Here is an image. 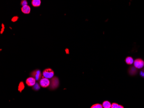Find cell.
<instances>
[{
  "instance_id": "6da1fadb",
  "label": "cell",
  "mask_w": 144,
  "mask_h": 108,
  "mask_svg": "<svg viewBox=\"0 0 144 108\" xmlns=\"http://www.w3.org/2000/svg\"><path fill=\"white\" fill-rule=\"evenodd\" d=\"M43 75L44 78H51L54 75V72L51 69H47L43 72Z\"/></svg>"
},
{
  "instance_id": "7a4b0ae2",
  "label": "cell",
  "mask_w": 144,
  "mask_h": 108,
  "mask_svg": "<svg viewBox=\"0 0 144 108\" xmlns=\"http://www.w3.org/2000/svg\"><path fill=\"white\" fill-rule=\"evenodd\" d=\"M134 66L138 69H141L144 66V62L141 59H136L134 62Z\"/></svg>"
},
{
  "instance_id": "3957f363",
  "label": "cell",
  "mask_w": 144,
  "mask_h": 108,
  "mask_svg": "<svg viewBox=\"0 0 144 108\" xmlns=\"http://www.w3.org/2000/svg\"><path fill=\"white\" fill-rule=\"evenodd\" d=\"M50 85V81L48 78H43L40 80V85L42 87L46 88L48 87Z\"/></svg>"
},
{
  "instance_id": "277c9868",
  "label": "cell",
  "mask_w": 144,
  "mask_h": 108,
  "mask_svg": "<svg viewBox=\"0 0 144 108\" xmlns=\"http://www.w3.org/2000/svg\"><path fill=\"white\" fill-rule=\"evenodd\" d=\"M31 75L35 78L36 80H39L42 76L41 72L39 70H35L31 73Z\"/></svg>"
},
{
  "instance_id": "5b68a950",
  "label": "cell",
  "mask_w": 144,
  "mask_h": 108,
  "mask_svg": "<svg viewBox=\"0 0 144 108\" xmlns=\"http://www.w3.org/2000/svg\"><path fill=\"white\" fill-rule=\"evenodd\" d=\"M35 78L33 77H29L26 80V83L29 86L32 87L35 84Z\"/></svg>"
},
{
  "instance_id": "8992f818",
  "label": "cell",
  "mask_w": 144,
  "mask_h": 108,
  "mask_svg": "<svg viewBox=\"0 0 144 108\" xmlns=\"http://www.w3.org/2000/svg\"><path fill=\"white\" fill-rule=\"evenodd\" d=\"M59 85V80L57 78H53L51 80V87H52L53 89L56 88V87H58Z\"/></svg>"
},
{
  "instance_id": "52a82bcc",
  "label": "cell",
  "mask_w": 144,
  "mask_h": 108,
  "mask_svg": "<svg viewBox=\"0 0 144 108\" xmlns=\"http://www.w3.org/2000/svg\"><path fill=\"white\" fill-rule=\"evenodd\" d=\"M21 11L24 14H29L30 13V7L28 5L24 6H23L21 8Z\"/></svg>"
},
{
  "instance_id": "ba28073f",
  "label": "cell",
  "mask_w": 144,
  "mask_h": 108,
  "mask_svg": "<svg viewBox=\"0 0 144 108\" xmlns=\"http://www.w3.org/2000/svg\"><path fill=\"white\" fill-rule=\"evenodd\" d=\"M137 68H136L134 66H131L129 68L128 70V72L130 75L133 76L135 75L137 73Z\"/></svg>"
},
{
  "instance_id": "9c48e42d",
  "label": "cell",
  "mask_w": 144,
  "mask_h": 108,
  "mask_svg": "<svg viewBox=\"0 0 144 108\" xmlns=\"http://www.w3.org/2000/svg\"><path fill=\"white\" fill-rule=\"evenodd\" d=\"M41 0H32V5L33 7H39L41 5Z\"/></svg>"
},
{
  "instance_id": "30bf717a",
  "label": "cell",
  "mask_w": 144,
  "mask_h": 108,
  "mask_svg": "<svg viewBox=\"0 0 144 108\" xmlns=\"http://www.w3.org/2000/svg\"><path fill=\"white\" fill-rule=\"evenodd\" d=\"M125 62L127 64L132 65L134 62V60L132 57L128 56L125 58Z\"/></svg>"
},
{
  "instance_id": "8fae6325",
  "label": "cell",
  "mask_w": 144,
  "mask_h": 108,
  "mask_svg": "<svg viewBox=\"0 0 144 108\" xmlns=\"http://www.w3.org/2000/svg\"><path fill=\"white\" fill-rule=\"evenodd\" d=\"M103 107L104 108H111V104L108 101H105L103 103Z\"/></svg>"
},
{
  "instance_id": "7c38bea8",
  "label": "cell",
  "mask_w": 144,
  "mask_h": 108,
  "mask_svg": "<svg viewBox=\"0 0 144 108\" xmlns=\"http://www.w3.org/2000/svg\"><path fill=\"white\" fill-rule=\"evenodd\" d=\"M25 86L23 82H21L19 84V87H18V90L20 92H21L22 91V90L24 89Z\"/></svg>"
},
{
  "instance_id": "4fadbf2b",
  "label": "cell",
  "mask_w": 144,
  "mask_h": 108,
  "mask_svg": "<svg viewBox=\"0 0 144 108\" xmlns=\"http://www.w3.org/2000/svg\"><path fill=\"white\" fill-rule=\"evenodd\" d=\"M91 108H102L103 106L100 104H95L93 105V106H91Z\"/></svg>"
},
{
  "instance_id": "5bb4252c",
  "label": "cell",
  "mask_w": 144,
  "mask_h": 108,
  "mask_svg": "<svg viewBox=\"0 0 144 108\" xmlns=\"http://www.w3.org/2000/svg\"><path fill=\"white\" fill-rule=\"evenodd\" d=\"M21 5L22 6H24L28 5V2L26 0H22L21 1Z\"/></svg>"
},
{
  "instance_id": "9a60e30c",
  "label": "cell",
  "mask_w": 144,
  "mask_h": 108,
  "mask_svg": "<svg viewBox=\"0 0 144 108\" xmlns=\"http://www.w3.org/2000/svg\"><path fill=\"white\" fill-rule=\"evenodd\" d=\"M40 88L39 85H38V84H35V85H34V87H33V89H34V90H39Z\"/></svg>"
},
{
  "instance_id": "2e32d148",
  "label": "cell",
  "mask_w": 144,
  "mask_h": 108,
  "mask_svg": "<svg viewBox=\"0 0 144 108\" xmlns=\"http://www.w3.org/2000/svg\"><path fill=\"white\" fill-rule=\"evenodd\" d=\"M119 105L116 103H113L111 104V108H118Z\"/></svg>"
},
{
  "instance_id": "e0dca14e",
  "label": "cell",
  "mask_w": 144,
  "mask_h": 108,
  "mask_svg": "<svg viewBox=\"0 0 144 108\" xmlns=\"http://www.w3.org/2000/svg\"><path fill=\"white\" fill-rule=\"evenodd\" d=\"M18 19H19V17H18V16H14V17H13L12 18V19L11 21H12L13 22H16V21H17V20H18Z\"/></svg>"
},
{
  "instance_id": "ac0fdd59",
  "label": "cell",
  "mask_w": 144,
  "mask_h": 108,
  "mask_svg": "<svg viewBox=\"0 0 144 108\" xmlns=\"http://www.w3.org/2000/svg\"><path fill=\"white\" fill-rule=\"evenodd\" d=\"M140 75L142 76V77L144 78V68L142 69L140 72Z\"/></svg>"
},
{
  "instance_id": "d6986e66",
  "label": "cell",
  "mask_w": 144,
  "mask_h": 108,
  "mask_svg": "<svg viewBox=\"0 0 144 108\" xmlns=\"http://www.w3.org/2000/svg\"><path fill=\"white\" fill-rule=\"evenodd\" d=\"M5 25H4L2 24V28H1V31H0V34H2V33H3V32H4V30H5Z\"/></svg>"
},
{
  "instance_id": "ffe728a7",
  "label": "cell",
  "mask_w": 144,
  "mask_h": 108,
  "mask_svg": "<svg viewBox=\"0 0 144 108\" xmlns=\"http://www.w3.org/2000/svg\"><path fill=\"white\" fill-rule=\"evenodd\" d=\"M124 107L123 106H121V105H119L118 108H123Z\"/></svg>"
},
{
  "instance_id": "44dd1931",
  "label": "cell",
  "mask_w": 144,
  "mask_h": 108,
  "mask_svg": "<svg viewBox=\"0 0 144 108\" xmlns=\"http://www.w3.org/2000/svg\"><path fill=\"white\" fill-rule=\"evenodd\" d=\"M65 51H66V53H69V50H68V49H66V50H65Z\"/></svg>"
}]
</instances>
